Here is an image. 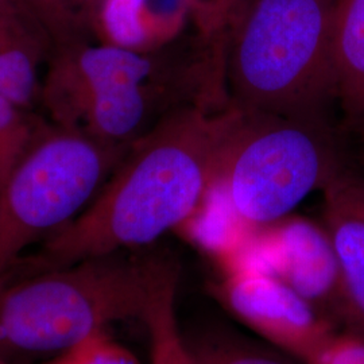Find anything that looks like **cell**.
<instances>
[{
  "label": "cell",
  "instance_id": "6da1fadb",
  "mask_svg": "<svg viewBox=\"0 0 364 364\" xmlns=\"http://www.w3.org/2000/svg\"><path fill=\"white\" fill-rule=\"evenodd\" d=\"M243 112L191 103L171 109L131 144L75 220L15 262L11 279L124 250L149 247L188 220L218 181Z\"/></svg>",
  "mask_w": 364,
  "mask_h": 364
},
{
  "label": "cell",
  "instance_id": "7a4b0ae2",
  "mask_svg": "<svg viewBox=\"0 0 364 364\" xmlns=\"http://www.w3.org/2000/svg\"><path fill=\"white\" fill-rule=\"evenodd\" d=\"M171 258L149 246L0 281V355H58L109 324L142 320Z\"/></svg>",
  "mask_w": 364,
  "mask_h": 364
},
{
  "label": "cell",
  "instance_id": "3957f363",
  "mask_svg": "<svg viewBox=\"0 0 364 364\" xmlns=\"http://www.w3.org/2000/svg\"><path fill=\"white\" fill-rule=\"evenodd\" d=\"M336 0H242L221 38L231 105L245 114L326 117L335 99Z\"/></svg>",
  "mask_w": 364,
  "mask_h": 364
},
{
  "label": "cell",
  "instance_id": "277c9868",
  "mask_svg": "<svg viewBox=\"0 0 364 364\" xmlns=\"http://www.w3.org/2000/svg\"><path fill=\"white\" fill-rule=\"evenodd\" d=\"M346 169L326 117L243 112L218 181L248 225H272Z\"/></svg>",
  "mask_w": 364,
  "mask_h": 364
},
{
  "label": "cell",
  "instance_id": "5b68a950",
  "mask_svg": "<svg viewBox=\"0 0 364 364\" xmlns=\"http://www.w3.org/2000/svg\"><path fill=\"white\" fill-rule=\"evenodd\" d=\"M130 146L57 124L41 126L0 188V279L27 247L91 204Z\"/></svg>",
  "mask_w": 364,
  "mask_h": 364
},
{
  "label": "cell",
  "instance_id": "8992f818",
  "mask_svg": "<svg viewBox=\"0 0 364 364\" xmlns=\"http://www.w3.org/2000/svg\"><path fill=\"white\" fill-rule=\"evenodd\" d=\"M48 61L39 100L54 124L65 129L99 93L195 73L191 68L183 72L169 70L164 58L150 53L109 42L92 45L87 39L55 48Z\"/></svg>",
  "mask_w": 364,
  "mask_h": 364
},
{
  "label": "cell",
  "instance_id": "52a82bcc",
  "mask_svg": "<svg viewBox=\"0 0 364 364\" xmlns=\"http://www.w3.org/2000/svg\"><path fill=\"white\" fill-rule=\"evenodd\" d=\"M215 290L243 324L302 364L335 332L323 313L270 274H224Z\"/></svg>",
  "mask_w": 364,
  "mask_h": 364
},
{
  "label": "cell",
  "instance_id": "ba28073f",
  "mask_svg": "<svg viewBox=\"0 0 364 364\" xmlns=\"http://www.w3.org/2000/svg\"><path fill=\"white\" fill-rule=\"evenodd\" d=\"M274 224L273 230L263 236L272 275L317 311L333 308L338 313V258L326 227L287 218Z\"/></svg>",
  "mask_w": 364,
  "mask_h": 364
},
{
  "label": "cell",
  "instance_id": "9c48e42d",
  "mask_svg": "<svg viewBox=\"0 0 364 364\" xmlns=\"http://www.w3.org/2000/svg\"><path fill=\"white\" fill-rule=\"evenodd\" d=\"M332 58L344 124L364 139V0H336Z\"/></svg>",
  "mask_w": 364,
  "mask_h": 364
},
{
  "label": "cell",
  "instance_id": "30bf717a",
  "mask_svg": "<svg viewBox=\"0 0 364 364\" xmlns=\"http://www.w3.org/2000/svg\"><path fill=\"white\" fill-rule=\"evenodd\" d=\"M52 45L21 16L0 10V93L30 109L39 99V68Z\"/></svg>",
  "mask_w": 364,
  "mask_h": 364
},
{
  "label": "cell",
  "instance_id": "8fae6325",
  "mask_svg": "<svg viewBox=\"0 0 364 364\" xmlns=\"http://www.w3.org/2000/svg\"><path fill=\"white\" fill-rule=\"evenodd\" d=\"M324 220L338 258V314L364 338V223L329 205Z\"/></svg>",
  "mask_w": 364,
  "mask_h": 364
},
{
  "label": "cell",
  "instance_id": "7c38bea8",
  "mask_svg": "<svg viewBox=\"0 0 364 364\" xmlns=\"http://www.w3.org/2000/svg\"><path fill=\"white\" fill-rule=\"evenodd\" d=\"M177 282L178 266L171 258L153 285L142 317L150 340V364H197L177 320Z\"/></svg>",
  "mask_w": 364,
  "mask_h": 364
},
{
  "label": "cell",
  "instance_id": "4fadbf2b",
  "mask_svg": "<svg viewBox=\"0 0 364 364\" xmlns=\"http://www.w3.org/2000/svg\"><path fill=\"white\" fill-rule=\"evenodd\" d=\"M14 11L49 41L52 50L85 38L88 28L65 0H10Z\"/></svg>",
  "mask_w": 364,
  "mask_h": 364
},
{
  "label": "cell",
  "instance_id": "5bb4252c",
  "mask_svg": "<svg viewBox=\"0 0 364 364\" xmlns=\"http://www.w3.org/2000/svg\"><path fill=\"white\" fill-rule=\"evenodd\" d=\"M144 0H103L95 27L105 30L109 43L135 49V43L144 38Z\"/></svg>",
  "mask_w": 364,
  "mask_h": 364
},
{
  "label": "cell",
  "instance_id": "9a60e30c",
  "mask_svg": "<svg viewBox=\"0 0 364 364\" xmlns=\"http://www.w3.org/2000/svg\"><path fill=\"white\" fill-rule=\"evenodd\" d=\"M41 126L28 109L0 93V147L21 158Z\"/></svg>",
  "mask_w": 364,
  "mask_h": 364
},
{
  "label": "cell",
  "instance_id": "2e32d148",
  "mask_svg": "<svg viewBox=\"0 0 364 364\" xmlns=\"http://www.w3.org/2000/svg\"><path fill=\"white\" fill-rule=\"evenodd\" d=\"M193 352L197 364H294L281 355L232 340L203 343Z\"/></svg>",
  "mask_w": 364,
  "mask_h": 364
},
{
  "label": "cell",
  "instance_id": "e0dca14e",
  "mask_svg": "<svg viewBox=\"0 0 364 364\" xmlns=\"http://www.w3.org/2000/svg\"><path fill=\"white\" fill-rule=\"evenodd\" d=\"M326 205L364 223V177L346 169L326 189Z\"/></svg>",
  "mask_w": 364,
  "mask_h": 364
},
{
  "label": "cell",
  "instance_id": "ac0fdd59",
  "mask_svg": "<svg viewBox=\"0 0 364 364\" xmlns=\"http://www.w3.org/2000/svg\"><path fill=\"white\" fill-rule=\"evenodd\" d=\"M304 364H364V338L332 332Z\"/></svg>",
  "mask_w": 364,
  "mask_h": 364
},
{
  "label": "cell",
  "instance_id": "d6986e66",
  "mask_svg": "<svg viewBox=\"0 0 364 364\" xmlns=\"http://www.w3.org/2000/svg\"><path fill=\"white\" fill-rule=\"evenodd\" d=\"M81 364H139L127 348L114 341L105 332L76 346Z\"/></svg>",
  "mask_w": 364,
  "mask_h": 364
},
{
  "label": "cell",
  "instance_id": "ffe728a7",
  "mask_svg": "<svg viewBox=\"0 0 364 364\" xmlns=\"http://www.w3.org/2000/svg\"><path fill=\"white\" fill-rule=\"evenodd\" d=\"M242 0H207L198 19L207 37H220Z\"/></svg>",
  "mask_w": 364,
  "mask_h": 364
},
{
  "label": "cell",
  "instance_id": "44dd1931",
  "mask_svg": "<svg viewBox=\"0 0 364 364\" xmlns=\"http://www.w3.org/2000/svg\"><path fill=\"white\" fill-rule=\"evenodd\" d=\"M69 9L88 30L95 27L96 16L103 0H65Z\"/></svg>",
  "mask_w": 364,
  "mask_h": 364
},
{
  "label": "cell",
  "instance_id": "7402d4cb",
  "mask_svg": "<svg viewBox=\"0 0 364 364\" xmlns=\"http://www.w3.org/2000/svg\"><path fill=\"white\" fill-rule=\"evenodd\" d=\"M19 159L21 158L14 156L11 153H9L7 150H4L3 147H0V188L9 178L10 173L13 171Z\"/></svg>",
  "mask_w": 364,
  "mask_h": 364
},
{
  "label": "cell",
  "instance_id": "603a6c76",
  "mask_svg": "<svg viewBox=\"0 0 364 364\" xmlns=\"http://www.w3.org/2000/svg\"><path fill=\"white\" fill-rule=\"evenodd\" d=\"M41 364H81L80 356H78L77 348H72L69 351L58 353L57 356H54L49 362Z\"/></svg>",
  "mask_w": 364,
  "mask_h": 364
},
{
  "label": "cell",
  "instance_id": "cb8c5ba5",
  "mask_svg": "<svg viewBox=\"0 0 364 364\" xmlns=\"http://www.w3.org/2000/svg\"><path fill=\"white\" fill-rule=\"evenodd\" d=\"M0 10H4V11H9V13L18 15V14L14 11L13 7H11V3H10V0H0ZM18 16H19V15H18Z\"/></svg>",
  "mask_w": 364,
  "mask_h": 364
},
{
  "label": "cell",
  "instance_id": "d4e9b609",
  "mask_svg": "<svg viewBox=\"0 0 364 364\" xmlns=\"http://www.w3.org/2000/svg\"><path fill=\"white\" fill-rule=\"evenodd\" d=\"M0 364H10V359H7L3 355H0Z\"/></svg>",
  "mask_w": 364,
  "mask_h": 364
},
{
  "label": "cell",
  "instance_id": "484cf974",
  "mask_svg": "<svg viewBox=\"0 0 364 364\" xmlns=\"http://www.w3.org/2000/svg\"><path fill=\"white\" fill-rule=\"evenodd\" d=\"M196 1H198V0H196Z\"/></svg>",
  "mask_w": 364,
  "mask_h": 364
}]
</instances>
